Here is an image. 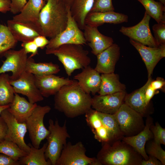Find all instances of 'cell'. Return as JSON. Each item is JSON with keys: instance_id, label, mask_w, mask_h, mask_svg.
Here are the masks:
<instances>
[{"instance_id": "cell-1", "label": "cell", "mask_w": 165, "mask_h": 165, "mask_svg": "<svg viewBox=\"0 0 165 165\" xmlns=\"http://www.w3.org/2000/svg\"><path fill=\"white\" fill-rule=\"evenodd\" d=\"M92 97L73 80L70 84L62 86L54 95L55 109L67 117L74 118L85 114L91 108Z\"/></svg>"}, {"instance_id": "cell-2", "label": "cell", "mask_w": 165, "mask_h": 165, "mask_svg": "<svg viewBox=\"0 0 165 165\" xmlns=\"http://www.w3.org/2000/svg\"><path fill=\"white\" fill-rule=\"evenodd\" d=\"M39 15L42 35L50 38L63 31L68 20V7L60 0H47Z\"/></svg>"}, {"instance_id": "cell-3", "label": "cell", "mask_w": 165, "mask_h": 165, "mask_svg": "<svg viewBox=\"0 0 165 165\" xmlns=\"http://www.w3.org/2000/svg\"><path fill=\"white\" fill-rule=\"evenodd\" d=\"M121 140L102 144L97 157L101 165H141V156Z\"/></svg>"}, {"instance_id": "cell-4", "label": "cell", "mask_w": 165, "mask_h": 165, "mask_svg": "<svg viewBox=\"0 0 165 165\" xmlns=\"http://www.w3.org/2000/svg\"><path fill=\"white\" fill-rule=\"evenodd\" d=\"M45 53L47 54H53L57 57L68 76H71L75 70L83 69L91 63L88 51L81 45L64 44L55 49L46 50Z\"/></svg>"}, {"instance_id": "cell-5", "label": "cell", "mask_w": 165, "mask_h": 165, "mask_svg": "<svg viewBox=\"0 0 165 165\" xmlns=\"http://www.w3.org/2000/svg\"><path fill=\"white\" fill-rule=\"evenodd\" d=\"M48 130L50 133L46 138L47 145L45 156L46 159L48 160L52 165H56L64 146L67 143V139L70 138L66 126V121L63 125H59L58 120L54 122L50 119L49 121Z\"/></svg>"}, {"instance_id": "cell-6", "label": "cell", "mask_w": 165, "mask_h": 165, "mask_svg": "<svg viewBox=\"0 0 165 165\" xmlns=\"http://www.w3.org/2000/svg\"><path fill=\"white\" fill-rule=\"evenodd\" d=\"M113 115L124 137L136 135L145 127L143 116L124 103Z\"/></svg>"}, {"instance_id": "cell-7", "label": "cell", "mask_w": 165, "mask_h": 165, "mask_svg": "<svg viewBox=\"0 0 165 165\" xmlns=\"http://www.w3.org/2000/svg\"><path fill=\"white\" fill-rule=\"evenodd\" d=\"M51 110L49 106L37 105L25 122L31 144L36 148H40L41 142L50 133V131L44 125L43 119L45 115Z\"/></svg>"}, {"instance_id": "cell-8", "label": "cell", "mask_w": 165, "mask_h": 165, "mask_svg": "<svg viewBox=\"0 0 165 165\" xmlns=\"http://www.w3.org/2000/svg\"><path fill=\"white\" fill-rule=\"evenodd\" d=\"M86 151L81 141L75 144L67 142L56 165H101L97 158L87 156Z\"/></svg>"}, {"instance_id": "cell-9", "label": "cell", "mask_w": 165, "mask_h": 165, "mask_svg": "<svg viewBox=\"0 0 165 165\" xmlns=\"http://www.w3.org/2000/svg\"><path fill=\"white\" fill-rule=\"evenodd\" d=\"M68 20L65 29L55 37L50 38L46 46L47 50L57 48L66 44H77L83 45L86 42L83 32L72 16L68 7Z\"/></svg>"}, {"instance_id": "cell-10", "label": "cell", "mask_w": 165, "mask_h": 165, "mask_svg": "<svg viewBox=\"0 0 165 165\" xmlns=\"http://www.w3.org/2000/svg\"><path fill=\"white\" fill-rule=\"evenodd\" d=\"M151 17L145 12L142 20L134 26L125 27L123 26L119 31L136 42L151 47H157L159 45L153 36L149 26Z\"/></svg>"}, {"instance_id": "cell-11", "label": "cell", "mask_w": 165, "mask_h": 165, "mask_svg": "<svg viewBox=\"0 0 165 165\" xmlns=\"http://www.w3.org/2000/svg\"><path fill=\"white\" fill-rule=\"evenodd\" d=\"M0 116L3 119L7 127L5 139L16 143L21 149L28 154L30 150V147L26 143L24 140L27 130L25 123L19 122L8 111L7 108L2 112Z\"/></svg>"}, {"instance_id": "cell-12", "label": "cell", "mask_w": 165, "mask_h": 165, "mask_svg": "<svg viewBox=\"0 0 165 165\" xmlns=\"http://www.w3.org/2000/svg\"><path fill=\"white\" fill-rule=\"evenodd\" d=\"M6 58L0 67V74L11 72L10 76L12 80L19 78L26 71V67L28 59L27 53L24 48L19 50H9L3 55Z\"/></svg>"}, {"instance_id": "cell-13", "label": "cell", "mask_w": 165, "mask_h": 165, "mask_svg": "<svg viewBox=\"0 0 165 165\" xmlns=\"http://www.w3.org/2000/svg\"><path fill=\"white\" fill-rule=\"evenodd\" d=\"M10 83L15 93L26 96L30 103L34 104L43 100L44 97L36 85L33 74L25 71L18 79H10Z\"/></svg>"}, {"instance_id": "cell-14", "label": "cell", "mask_w": 165, "mask_h": 165, "mask_svg": "<svg viewBox=\"0 0 165 165\" xmlns=\"http://www.w3.org/2000/svg\"><path fill=\"white\" fill-rule=\"evenodd\" d=\"M130 42L139 52L144 62L148 72V78L151 76L156 65L165 57V44L154 47L147 46L131 39H130Z\"/></svg>"}, {"instance_id": "cell-15", "label": "cell", "mask_w": 165, "mask_h": 165, "mask_svg": "<svg viewBox=\"0 0 165 165\" xmlns=\"http://www.w3.org/2000/svg\"><path fill=\"white\" fill-rule=\"evenodd\" d=\"M126 94L123 91L104 95H95L92 98L91 107L98 112L114 114L123 103Z\"/></svg>"}, {"instance_id": "cell-16", "label": "cell", "mask_w": 165, "mask_h": 165, "mask_svg": "<svg viewBox=\"0 0 165 165\" xmlns=\"http://www.w3.org/2000/svg\"><path fill=\"white\" fill-rule=\"evenodd\" d=\"M36 85L43 97L55 95L63 86L72 83L73 80L55 75H34Z\"/></svg>"}, {"instance_id": "cell-17", "label": "cell", "mask_w": 165, "mask_h": 165, "mask_svg": "<svg viewBox=\"0 0 165 165\" xmlns=\"http://www.w3.org/2000/svg\"><path fill=\"white\" fill-rule=\"evenodd\" d=\"M7 24L17 41L24 42L32 41L37 36L42 35L40 27L34 24L12 19L7 21Z\"/></svg>"}, {"instance_id": "cell-18", "label": "cell", "mask_w": 165, "mask_h": 165, "mask_svg": "<svg viewBox=\"0 0 165 165\" xmlns=\"http://www.w3.org/2000/svg\"><path fill=\"white\" fill-rule=\"evenodd\" d=\"M83 30L86 42L91 49V53L95 56L113 43V38L101 34L97 27L85 24Z\"/></svg>"}, {"instance_id": "cell-19", "label": "cell", "mask_w": 165, "mask_h": 165, "mask_svg": "<svg viewBox=\"0 0 165 165\" xmlns=\"http://www.w3.org/2000/svg\"><path fill=\"white\" fill-rule=\"evenodd\" d=\"M120 55V47L117 44L113 43L96 56L97 63L94 69L100 73L114 72Z\"/></svg>"}, {"instance_id": "cell-20", "label": "cell", "mask_w": 165, "mask_h": 165, "mask_svg": "<svg viewBox=\"0 0 165 165\" xmlns=\"http://www.w3.org/2000/svg\"><path fill=\"white\" fill-rule=\"evenodd\" d=\"M153 123L152 118L147 117L144 129L136 135L131 136H124L122 140L132 147L145 160L148 156L145 151V145L148 141L153 138V134L150 130Z\"/></svg>"}, {"instance_id": "cell-21", "label": "cell", "mask_w": 165, "mask_h": 165, "mask_svg": "<svg viewBox=\"0 0 165 165\" xmlns=\"http://www.w3.org/2000/svg\"><path fill=\"white\" fill-rule=\"evenodd\" d=\"M75 75L74 79L78 81L81 87L86 93L94 95L99 90L101 77L100 73L89 65Z\"/></svg>"}, {"instance_id": "cell-22", "label": "cell", "mask_w": 165, "mask_h": 165, "mask_svg": "<svg viewBox=\"0 0 165 165\" xmlns=\"http://www.w3.org/2000/svg\"><path fill=\"white\" fill-rule=\"evenodd\" d=\"M128 19L127 15L114 11L90 12L85 18V23L98 27L105 23L116 24L127 22Z\"/></svg>"}, {"instance_id": "cell-23", "label": "cell", "mask_w": 165, "mask_h": 165, "mask_svg": "<svg viewBox=\"0 0 165 165\" xmlns=\"http://www.w3.org/2000/svg\"><path fill=\"white\" fill-rule=\"evenodd\" d=\"M37 105L15 93L13 102L7 108L8 111L19 123H25Z\"/></svg>"}, {"instance_id": "cell-24", "label": "cell", "mask_w": 165, "mask_h": 165, "mask_svg": "<svg viewBox=\"0 0 165 165\" xmlns=\"http://www.w3.org/2000/svg\"><path fill=\"white\" fill-rule=\"evenodd\" d=\"M45 4L44 0H28L19 13L13 16L12 19L34 24L40 27L39 15Z\"/></svg>"}, {"instance_id": "cell-25", "label": "cell", "mask_w": 165, "mask_h": 165, "mask_svg": "<svg viewBox=\"0 0 165 165\" xmlns=\"http://www.w3.org/2000/svg\"><path fill=\"white\" fill-rule=\"evenodd\" d=\"M152 80L151 76L148 78L146 83L141 88L129 94H126L124 103L143 116L146 113L148 106L145 101V92Z\"/></svg>"}, {"instance_id": "cell-26", "label": "cell", "mask_w": 165, "mask_h": 165, "mask_svg": "<svg viewBox=\"0 0 165 165\" xmlns=\"http://www.w3.org/2000/svg\"><path fill=\"white\" fill-rule=\"evenodd\" d=\"M95 0H74L70 8L72 16L80 29H83L85 20L91 11Z\"/></svg>"}, {"instance_id": "cell-27", "label": "cell", "mask_w": 165, "mask_h": 165, "mask_svg": "<svg viewBox=\"0 0 165 165\" xmlns=\"http://www.w3.org/2000/svg\"><path fill=\"white\" fill-rule=\"evenodd\" d=\"M99 95H104L125 91V85L119 81L118 75L114 72L102 74Z\"/></svg>"}, {"instance_id": "cell-28", "label": "cell", "mask_w": 165, "mask_h": 165, "mask_svg": "<svg viewBox=\"0 0 165 165\" xmlns=\"http://www.w3.org/2000/svg\"><path fill=\"white\" fill-rule=\"evenodd\" d=\"M28 145L30 147V151L27 156L19 160L20 165H52L51 162L46 159L45 156L47 142L44 143L40 148L34 147L30 143Z\"/></svg>"}, {"instance_id": "cell-29", "label": "cell", "mask_w": 165, "mask_h": 165, "mask_svg": "<svg viewBox=\"0 0 165 165\" xmlns=\"http://www.w3.org/2000/svg\"><path fill=\"white\" fill-rule=\"evenodd\" d=\"M60 71L59 66L51 62H35L32 57L28 58L26 71L36 75L55 74Z\"/></svg>"}, {"instance_id": "cell-30", "label": "cell", "mask_w": 165, "mask_h": 165, "mask_svg": "<svg viewBox=\"0 0 165 165\" xmlns=\"http://www.w3.org/2000/svg\"><path fill=\"white\" fill-rule=\"evenodd\" d=\"M97 112L103 125L109 133L111 142L122 140L124 136L114 115Z\"/></svg>"}, {"instance_id": "cell-31", "label": "cell", "mask_w": 165, "mask_h": 165, "mask_svg": "<svg viewBox=\"0 0 165 165\" xmlns=\"http://www.w3.org/2000/svg\"><path fill=\"white\" fill-rule=\"evenodd\" d=\"M144 7L145 12L157 23H165V6L154 0H136Z\"/></svg>"}, {"instance_id": "cell-32", "label": "cell", "mask_w": 165, "mask_h": 165, "mask_svg": "<svg viewBox=\"0 0 165 165\" xmlns=\"http://www.w3.org/2000/svg\"><path fill=\"white\" fill-rule=\"evenodd\" d=\"M10 76L6 73L0 74V105H10L12 103L15 92L10 83Z\"/></svg>"}, {"instance_id": "cell-33", "label": "cell", "mask_w": 165, "mask_h": 165, "mask_svg": "<svg viewBox=\"0 0 165 165\" xmlns=\"http://www.w3.org/2000/svg\"><path fill=\"white\" fill-rule=\"evenodd\" d=\"M0 153L6 155L17 161L28 154L16 143L6 139L0 141Z\"/></svg>"}, {"instance_id": "cell-34", "label": "cell", "mask_w": 165, "mask_h": 165, "mask_svg": "<svg viewBox=\"0 0 165 165\" xmlns=\"http://www.w3.org/2000/svg\"><path fill=\"white\" fill-rule=\"evenodd\" d=\"M17 42L7 26L0 24V55L14 47Z\"/></svg>"}, {"instance_id": "cell-35", "label": "cell", "mask_w": 165, "mask_h": 165, "mask_svg": "<svg viewBox=\"0 0 165 165\" xmlns=\"http://www.w3.org/2000/svg\"><path fill=\"white\" fill-rule=\"evenodd\" d=\"M146 148L145 149L147 154L156 158L162 165H165V151L161 147V145L153 140L148 143Z\"/></svg>"}, {"instance_id": "cell-36", "label": "cell", "mask_w": 165, "mask_h": 165, "mask_svg": "<svg viewBox=\"0 0 165 165\" xmlns=\"http://www.w3.org/2000/svg\"><path fill=\"white\" fill-rule=\"evenodd\" d=\"M85 115L86 122L92 131L102 126V124L97 111L91 108Z\"/></svg>"}, {"instance_id": "cell-37", "label": "cell", "mask_w": 165, "mask_h": 165, "mask_svg": "<svg viewBox=\"0 0 165 165\" xmlns=\"http://www.w3.org/2000/svg\"><path fill=\"white\" fill-rule=\"evenodd\" d=\"M114 10L112 0H95L90 12H105Z\"/></svg>"}, {"instance_id": "cell-38", "label": "cell", "mask_w": 165, "mask_h": 165, "mask_svg": "<svg viewBox=\"0 0 165 165\" xmlns=\"http://www.w3.org/2000/svg\"><path fill=\"white\" fill-rule=\"evenodd\" d=\"M150 130L153 135V140L158 144L165 145V128H162L158 123L156 122L155 125L152 124L151 125Z\"/></svg>"}, {"instance_id": "cell-39", "label": "cell", "mask_w": 165, "mask_h": 165, "mask_svg": "<svg viewBox=\"0 0 165 165\" xmlns=\"http://www.w3.org/2000/svg\"><path fill=\"white\" fill-rule=\"evenodd\" d=\"M152 29L154 38L159 45L165 44V23L155 24L153 26Z\"/></svg>"}, {"instance_id": "cell-40", "label": "cell", "mask_w": 165, "mask_h": 165, "mask_svg": "<svg viewBox=\"0 0 165 165\" xmlns=\"http://www.w3.org/2000/svg\"><path fill=\"white\" fill-rule=\"evenodd\" d=\"M10 11L14 14L19 13L27 2V0H10Z\"/></svg>"}, {"instance_id": "cell-41", "label": "cell", "mask_w": 165, "mask_h": 165, "mask_svg": "<svg viewBox=\"0 0 165 165\" xmlns=\"http://www.w3.org/2000/svg\"><path fill=\"white\" fill-rule=\"evenodd\" d=\"M21 46L27 54L29 53H31L29 57H32L38 54V48L33 40L22 42Z\"/></svg>"}, {"instance_id": "cell-42", "label": "cell", "mask_w": 165, "mask_h": 165, "mask_svg": "<svg viewBox=\"0 0 165 165\" xmlns=\"http://www.w3.org/2000/svg\"><path fill=\"white\" fill-rule=\"evenodd\" d=\"M19 161H17L4 154L0 153V165H19Z\"/></svg>"}, {"instance_id": "cell-43", "label": "cell", "mask_w": 165, "mask_h": 165, "mask_svg": "<svg viewBox=\"0 0 165 165\" xmlns=\"http://www.w3.org/2000/svg\"><path fill=\"white\" fill-rule=\"evenodd\" d=\"M38 48L43 49L48 45L49 42L46 37L43 35H39L35 37L33 40Z\"/></svg>"}, {"instance_id": "cell-44", "label": "cell", "mask_w": 165, "mask_h": 165, "mask_svg": "<svg viewBox=\"0 0 165 165\" xmlns=\"http://www.w3.org/2000/svg\"><path fill=\"white\" fill-rule=\"evenodd\" d=\"M165 84V80L163 78L160 77H157L156 80H152L150 83L151 87L155 90L162 89Z\"/></svg>"}, {"instance_id": "cell-45", "label": "cell", "mask_w": 165, "mask_h": 165, "mask_svg": "<svg viewBox=\"0 0 165 165\" xmlns=\"http://www.w3.org/2000/svg\"><path fill=\"white\" fill-rule=\"evenodd\" d=\"M156 90L151 87L150 84L146 88L145 92V101L147 106L148 105L151 99L156 94Z\"/></svg>"}, {"instance_id": "cell-46", "label": "cell", "mask_w": 165, "mask_h": 165, "mask_svg": "<svg viewBox=\"0 0 165 165\" xmlns=\"http://www.w3.org/2000/svg\"><path fill=\"white\" fill-rule=\"evenodd\" d=\"M141 165H162L161 162L156 157L151 156H148V159L145 160L142 159Z\"/></svg>"}, {"instance_id": "cell-47", "label": "cell", "mask_w": 165, "mask_h": 165, "mask_svg": "<svg viewBox=\"0 0 165 165\" xmlns=\"http://www.w3.org/2000/svg\"><path fill=\"white\" fill-rule=\"evenodd\" d=\"M7 130V125L2 118L0 117V141L5 139Z\"/></svg>"}, {"instance_id": "cell-48", "label": "cell", "mask_w": 165, "mask_h": 165, "mask_svg": "<svg viewBox=\"0 0 165 165\" xmlns=\"http://www.w3.org/2000/svg\"><path fill=\"white\" fill-rule=\"evenodd\" d=\"M10 3L9 0H0V12L6 13L10 11Z\"/></svg>"}, {"instance_id": "cell-49", "label": "cell", "mask_w": 165, "mask_h": 165, "mask_svg": "<svg viewBox=\"0 0 165 165\" xmlns=\"http://www.w3.org/2000/svg\"><path fill=\"white\" fill-rule=\"evenodd\" d=\"M68 7H70L74 0H60Z\"/></svg>"}, {"instance_id": "cell-50", "label": "cell", "mask_w": 165, "mask_h": 165, "mask_svg": "<svg viewBox=\"0 0 165 165\" xmlns=\"http://www.w3.org/2000/svg\"><path fill=\"white\" fill-rule=\"evenodd\" d=\"M10 105L1 106L0 105V117L2 112L4 110L8 108L9 107Z\"/></svg>"}, {"instance_id": "cell-51", "label": "cell", "mask_w": 165, "mask_h": 165, "mask_svg": "<svg viewBox=\"0 0 165 165\" xmlns=\"http://www.w3.org/2000/svg\"><path fill=\"white\" fill-rule=\"evenodd\" d=\"M160 2L163 3L164 5L165 6V0H159Z\"/></svg>"}, {"instance_id": "cell-52", "label": "cell", "mask_w": 165, "mask_h": 165, "mask_svg": "<svg viewBox=\"0 0 165 165\" xmlns=\"http://www.w3.org/2000/svg\"><path fill=\"white\" fill-rule=\"evenodd\" d=\"M46 2V1H47V0H44Z\"/></svg>"}, {"instance_id": "cell-53", "label": "cell", "mask_w": 165, "mask_h": 165, "mask_svg": "<svg viewBox=\"0 0 165 165\" xmlns=\"http://www.w3.org/2000/svg\"></svg>"}]
</instances>
